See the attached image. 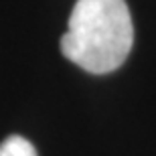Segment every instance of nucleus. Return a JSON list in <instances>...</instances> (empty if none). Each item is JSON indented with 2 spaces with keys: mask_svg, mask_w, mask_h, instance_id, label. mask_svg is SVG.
<instances>
[{
  "mask_svg": "<svg viewBox=\"0 0 156 156\" xmlns=\"http://www.w3.org/2000/svg\"><path fill=\"white\" fill-rule=\"evenodd\" d=\"M0 156H37V150L23 136H8L0 144Z\"/></svg>",
  "mask_w": 156,
  "mask_h": 156,
  "instance_id": "f03ea898",
  "label": "nucleus"
},
{
  "mask_svg": "<svg viewBox=\"0 0 156 156\" xmlns=\"http://www.w3.org/2000/svg\"><path fill=\"white\" fill-rule=\"evenodd\" d=\"M67 24L61 51L87 73H112L132 51L134 24L126 0H77Z\"/></svg>",
  "mask_w": 156,
  "mask_h": 156,
  "instance_id": "f257e3e1",
  "label": "nucleus"
}]
</instances>
